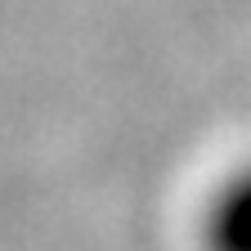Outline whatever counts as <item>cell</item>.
I'll list each match as a JSON object with an SVG mask.
<instances>
[{
    "mask_svg": "<svg viewBox=\"0 0 251 251\" xmlns=\"http://www.w3.org/2000/svg\"><path fill=\"white\" fill-rule=\"evenodd\" d=\"M202 251H251V162L229 171L202 206Z\"/></svg>",
    "mask_w": 251,
    "mask_h": 251,
    "instance_id": "cell-1",
    "label": "cell"
}]
</instances>
